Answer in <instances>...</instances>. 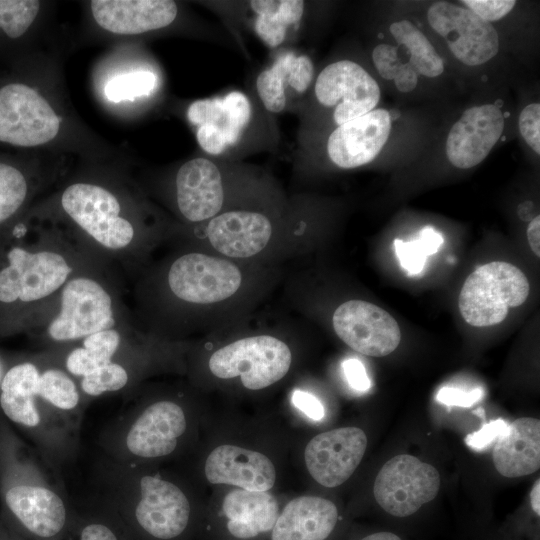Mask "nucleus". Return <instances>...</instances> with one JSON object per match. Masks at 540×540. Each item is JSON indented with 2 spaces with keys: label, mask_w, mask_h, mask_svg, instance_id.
<instances>
[{
  "label": "nucleus",
  "mask_w": 540,
  "mask_h": 540,
  "mask_svg": "<svg viewBox=\"0 0 540 540\" xmlns=\"http://www.w3.org/2000/svg\"><path fill=\"white\" fill-rule=\"evenodd\" d=\"M530 285L526 275L515 265L493 261L475 269L465 280L458 297L464 321L473 327L501 323L511 308L528 298Z\"/></svg>",
  "instance_id": "f257e3e1"
},
{
  "label": "nucleus",
  "mask_w": 540,
  "mask_h": 540,
  "mask_svg": "<svg viewBox=\"0 0 540 540\" xmlns=\"http://www.w3.org/2000/svg\"><path fill=\"white\" fill-rule=\"evenodd\" d=\"M286 343L270 335L239 339L215 351L209 359L211 373L221 379L239 376L250 390L266 388L282 379L291 366Z\"/></svg>",
  "instance_id": "f03ea898"
},
{
  "label": "nucleus",
  "mask_w": 540,
  "mask_h": 540,
  "mask_svg": "<svg viewBox=\"0 0 540 540\" xmlns=\"http://www.w3.org/2000/svg\"><path fill=\"white\" fill-rule=\"evenodd\" d=\"M186 117L200 148L212 157H222L245 140L254 124L255 108L247 94L234 90L191 102Z\"/></svg>",
  "instance_id": "7ed1b4c3"
},
{
  "label": "nucleus",
  "mask_w": 540,
  "mask_h": 540,
  "mask_svg": "<svg viewBox=\"0 0 540 540\" xmlns=\"http://www.w3.org/2000/svg\"><path fill=\"white\" fill-rule=\"evenodd\" d=\"M72 272L69 260L60 251H31L15 246L7 254V264L0 269V302L44 300L62 289Z\"/></svg>",
  "instance_id": "20e7f679"
},
{
  "label": "nucleus",
  "mask_w": 540,
  "mask_h": 540,
  "mask_svg": "<svg viewBox=\"0 0 540 540\" xmlns=\"http://www.w3.org/2000/svg\"><path fill=\"white\" fill-rule=\"evenodd\" d=\"M65 213L100 247L123 252L133 242V224L121 215L117 197L108 189L91 183L69 185L61 196Z\"/></svg>",
  "instance_id": "39448f33"
},
{
  "label": "nucleus",
  "mask_w": 540,
  "mask_h": 540,
  "mask_svg": "<svg viewBox=\"0 0 540 540\" xmlns=\"http://www.w3.org/2000/svg\"><path fill=\"white\" fill-rule=\"evenodd\" d=\"M60 293L59 313L47 328L51 339L73 341L114 328L116 320L112 296L96 279L71 277Z\"/></svg>",
  "instance_id": "423d86ee"
},
{
  "label": "nucleus",
  "mask_w": 540,
  "mask_h": 540,
  "mask_svg": "<svg viewBox=\"0 0 540 540\" xmlns=\"http://www.w3.org/2000/svg\"><path fill=\"white\" fill-rule=\"evenodd\" d=\"M439 488L440 475L434 466L401 454L382 466L373 492L383 511L396 518H407L432 501Z\"/></svg>",
  "instance_id": "0eeeda50"
},
{
  "label": "nucleus",
  "mask_w": 540,
  "mask_h": 540,
  "mask_svg": "<svg viewBox=\"0 0 540 540\" xmlns=\"http://www.w3.org/2000/svg\"><path fill=\"white\" fill-rule=\"evenodd\" d=\"M60 118L32 87L10 83L0 88V142L34 147L53 140Z\"/></svg>",
  "instance_id": "6e6552de"
},
{
  "label": "nucleus",
  "mask_w": 540,
  "mask_h": 540,
  "mask_svg": "<svg viewBox=\"0 0 540 540\" xmlns=\"http://www.w3.org/2000/svg\"><path fill=\"white\" fill-rule=\"evenodd\" d=\"M313 93L318 104L332 109L336 126L374 110L380 99L377 82L351 60H339L323 68L315 79Z\"/></svg>",
  "instance_id": "1a4fd4ad"
},
{
  "label": "nucleus",
  "mask_w": 540,
  "mask_h": 540,
  "mask_svg": "<svg viewBox=\"0 0 540 540\" xmlns=\"http://www.w3.org/2000/svg\"><path fill=\"white\" fill-rule=\"evenodd\" d=\"M167 282L173 295L182 301L212 304L236 293L242 275L235 264L225 259L188 253L171 264Z\"/></svg>",
  "instance_id": "9d476101"
},
{
  "label": "nucleus",
  "mask_w": 540,
  "mask_h": 540,
  "mask_svg": "<svg viewBox=\"0 0 540 540\" xmlns=\"http://www.w3.org/2000/svg\"><path fill=\"white\" fill-rule=\"evenodd\" d=\"M431 28L442 36L453 55L468 66L481 65L499 50L496 29L467 8L436 2L427 12Z\"/></svg>",
  "instance_id": "9b49d317"
},
{
  "label": "nucleus",
  "mask_w": 540,
  "mask_h": 540,
  "mask_svg": "<svg viewBox=\"0 0 540 540\" xmlns=\"http://www.w3.org/2000/svg\"><path fill=\"white\" fill-rule=\"evenodd\" d=\"M333 328L353 350L383 357L399 345L401 332L396 320L381 307L363 300H349L334 311Z\"/></svg>",
  "instance_id": "f8f14e48"
},
{
  "label": "nucleus",
  "mask_w": 540,
  "mask_h": 540,
  "mask_svg": "<svg viewBox=\"0 0 540 540\" xmlns=\"http://www.w3.org/2000/svg\"><path fill=\"white\" fill-rule=\"evenodd\" d=\"M367 447L364 431L342 427L313 437L304 451L308 472L320 485L333 488L341 485L356 470Z\"/></svg>",
  "instance_id": "ddd939ff"
},
{
  "label": "nucleus",
  "mask_w": 540,
  "mask_h": 540,
  "mask_svg": "<svg viewBox=\"0 0 540 540\" xmlns=\"http://www.w3.org/2000/svg\"><path fill=\"white\" fill-rule=\"evenodd\" d=\"M391 116L384 109L336 126L326 142L331 162L339 168L353 169L372 162L388 140Z\"/></svg>",
  "instance_id": "4468645a"
},
{
  "label": "nucleus",
  "mask_w": 540,
  "mask_h": 540,
  "mask_svg": "<svg viewBox=\"0 0 540 540\" xmlns=\"http://www.w3.org/2000/svg\"><path fill=\"white\" fill-rule=\"evenodd\" d=\"M503 129L504 116L496 105L468 108L448 133V160L460 169L480 164L501 137Z\"/></svg>",
  "instance_id": "2eb2a0df"
},
{
  "label": "nucleus",
  "mask_w": 540,
  "mask_h": 540,
  "mask_svg": "<svg viewBox=\"0 0 540 540\" xmlns=\"http://www.w3.org/2000/svg\"><path fill=\"white\" fill-rule=\"evenodd\" d=\"M140 493L135 516L143 530L160 540L176 538L185 531L190 504L179 487L158 476H144Z\"/></svg>",
  "instance_id": "dca6fc26"
},
{
  "label": "nucleus",
  "mask_w": 540,
  "mask_h": 540,
  "mask_svg": "<svg viewBox=\"0 0 540 540\" xmlns=\"http://www.w3.org/2000/svg\"><path fill=\"white\" fill-rule=\"evenodd\" d=\"M313 81L312 60L295 51H283L258 74L255 89L263 108L279 114L296 108V102L308 92Z\"/></svg>",
  "instance_id": "f3484780"
},
{
  "label": "nucleus",
  "mask_w": 540,
  "mask_h": 540,
  "mask_svg": "<svg viewBox=\"0 0 540 540\" xmlns=\"http://www.w3.org/2000/svg\"><path fill=\"white\" fill-rule=\"evenodd\" d=\"M175 185L178 209L188 221H207L221 211L223 178L212 159L195 157L185 162L176 174Z\"/></svg>",
  "instance_id": "a211bd4d"
},
{
  "label": "nucleus",
  "mask_w": 540,
  "mask_h": 540,
  "mask_svg": "<svg viewBox=\"0 0 540 540\" xmlns=\"http://www.w3.org/2000/svg\"><path fill=\"white\" fill-rule=\"evenodd\" d=\"M96 23L114 34L137 35L171 25L178 6L170 0H93Z\"/></svg>",
  "instance_id": "6ab92c4d"
},
{
  "label": "nucleus",
  "mask_w": 540,
  "mask_h": 540,
  "mask_svg": "<svg viewBox=\"0 0 540 540\" xmlns=\"http://www.w3.org/2000/svg\"><path fill=\"white\" fill-rule=\"evenodd\" d=\"M205 475L212 484H228L249 491H268L276 480L275 467L267 456L234 445L212 450L205 462Z\"/></svg>",
  "instance_id": "aec40b11"
},
{
  "label": "nucleus",
  "mask_w": 540,
  "mask_h": 540,
  "mask_svg": "<svg viewBox=\"0 0 540 540\" xmlns=\"http://www.w3.org/2000/svg\"><path fill=\"white\" fill-rule=\"evenodd\" d=\"M272 235L270 219L263 213L232 210L209 220L207 236L211 245L223 255L248 258L262 251Z\"/></svg>",
  "instance_id": "412c9836"
},
{
  "label": "nucleus",
  "mask_w": 540,
  "mask_h": 540,
  "mask_svg": "<svg viewBox=\"0 0 540 540\" xmlns=\"http://www.w3.org/2000/svg\"><path fill=\"white\" fill-rule=\"evenodd\" d=\"M186 429L182 408L171 401H159L147 407L130 428L126 445L143 458L170 454Z\"/></svg>",
  "instance_id": "4be33fe9"
},
{
  "label": "nucleus",
  "mask_w": 540,
  "mask_h": 540,
  "mask_svg": "<svg viewBox=\"0 0 540 540\" xmlns=\"http://www.w3.org/2000/svg\"><path fill=\"white\" fill-rule=\"evenodd\" d=\"M3 499L9 512L37 536L52 537L65 524L64 503L49 489L9 481L3 490Z\"/></svg>",
  "instance_id": "5701e85b"
},
{
  "label": "nucleus",
  "mask_w": 540,
  "mask_h": 540,
  "mask_svg": "<svg viewBox=\"0 0 540 540\" xmlns=\"http://www.w3.org/2000/svg\"><path fill=\"white\" fill-rule=\"evenodd\" d=\"M339 521L336 505L318 496H299L280 511L270 540H328Z\"/></svg>",
  "instance_id": "b1692460"
},
{
  "label": "nucleus",
  "mask_w": 540,
  "mask_h": 540,
  "mask_svg": "<svg viewBox=\"0 0 540 540\" xmlns=\"http://www.w3.org/2000/svg\"><path fill=\"white\" fill-rule=\"evenodd\" d=\"M222 513L231 537L252 540L271 532L280 509L268 491L234 489L224 497Z\"/></svg>",
  "instance_id": "393cba45"
},
{
  "label": "nucleus",
  "mask_w": 540,
  "mask_h": 540,
  "mask_svg": "<svg viewBox=\"0 0 540 540\" xmlns=\"http://www.w3.org/2000/svg\"><path fill=\"white\" fill-rule=\"evenodd\" d=\"M496 470L508 478L529 475L540 467V421L523 417L507 425L493 450Z\"/></svg>",
  "instance_id": "a878e982"
},
{
  "label": "nucleus",
  "mask_w": 540,
  "mask_h": 540,
  "mask_svg": "<svg viewBox=\"0 0 540 540\" xmlns=\"http://www.w3.org/2000/svg\"><path fill=\"white\" fill-rule=\"evenodd\" d=\"M253 14V29L269 48L282 45L302 20L305 2L300 0H254L247 2Z\"/></svg>",
  "instance_id": "bb28decb"
},
{
  "label": "nucleus",
  "mask_w": 540,
  "mask_h": 540,
  "mask_svg": "<svg viewBox=\"0 0 540 540\" xmlns=\"http://www.w3.org/2000/svg\"><path fill=\"white\" fill-rule=\"evenodd\" d=\"M121 337L115 329H107L83 338L82 346L73 349L66 358L67 370L76 376H85L105 364L119 348Z\"/></svg>",
  "instance_id": "cd10ccee"
},
{
  "label": "nucleus",
  "mask_w": 540,
  "mask_h": 540,
  "mask_svg": "<svg viewBox=\"0 0 540 540\" xmlns=\"http://www.w3.org/2000/svg\"><path fill=\"white\" fill-rule=\"evenodd\" d=\"M390 32L398 44L410 53L409 64L417 74L437 77L444 71L441 57L426 36L408 20L391 24Z\"/></svg>",
  "instance_id": "c85d7f7f"
},
{
  "label": "nucleus",
  "mask_w": 540,
  "mask_h": 540,
  "mask_svg": "<svg viewBox=\"0 0 540 540\" xmlns=\"http://www.w3.org/2000/svg\"><path fill=\"white\" fill-rule=\"evenodd\" d=\"M442 244V235L431 226L422 228L417 238L411 241L394 240L395 253L400 266L409 275L419 274L425 266L427 257L435 254Z\"/></svg>",
  "instance_id": "c756f323"
},
{
  "label": "nucleus",
  "mask_w": 540,
  "mask_h": 540,
  "mask_svg": "<svg viewBox=\"0 0 540 540\" xmlns=\"http://www.w3.org/2000/svg\"><path fill=\"white\" fill-rule=\"evenodd\" d=\"M37 396L63 410L73 409L79 402L75 383L65 372L58 369H48L40 373Z\"/></svg>",
  "instance_id": "7c9ffc66"
},
{
  "label": "nucleus",
  "mask_w": 540,
  "mask_h": 540,
  "mask_svg": "<svg viewBox=\"0 0 540 540\" xmlns=\"http://www.w3.org/2000/svg\"><path fill=\"white\" fill-rule=\"evenodd\" d=\"M156 84L157 77L153 72L141 70L111 78L104 92L108 100L121 102L150 95Z\"/></svg>",
  "instance_id": "2f4dec72"
},
{
  "label": "nucleus",
  "mask_w": 540,
  "mask_h": 540,
  "mask_svg": "<svg viewBox=\"0 0 540 540\" xmlns=\"http://www.w3.org/2000/svg\"><path fill=\"white\" fill-rule=\"evenodd\" d=\"M27 194L28 183L24 174L12 165L0 163V223L20 209Z\"/></svg>",
  "instance_id": "473e14b6"
},
{
  "label": "nucleus",
  "mask_w": 540,
  "mask_h": 540,
  "mask_svg": "<svg viewBox=\"0 0 540 540\" xmlns=\"http://www.w3.org/2000/svg\"><path fill=\"white\" fill-rule=\"evenodd\" d=\"M40 9L36 0H0V29L10 38H19L30 28Z\"/></svg>",
  "instance_id": "72a5a7b5"
},
{
  "label": "nucleus",
  "mask_w": 540,
  "mask_h": 540,
  "mask_svg": "<svg viewBox=\"0 0 540 540\" xmlns=\"http://www.w3.org/2000/svg\"><path fill=\"white\" fill-rule=\"evenodd\" d=\"M128 381L127 371L118 363L110 362L83 376L82 390L90 396L122 389Z\"/></svg>",
  "instance_id": "f704fd0d"
},
{
  "label": "nucleus",
  "mask_w": 540,
  "mask_h": 540,
  "mask_svg": "<svg viewBox=\"0 0 540 540\" xmlns=\"http://www.w3.org/2000/svg\"><path fill=\"white\" fill-rule=\"evenodd\" d=\"M0 408L12 422L33 428L40 422L35 397H17L0 393Z\"/></svg>",
  "instance_id": "c9c22d12"
},
{
  "label": "nucleus",
  "mask_w": 540,
  "mask_h": 540,
  "mask_svg": "<svg viewBox=\"0 0 540 540\" xmlns=\"http://www.w3.org/2000/svg\"><path fill=\"white\" fill-rule=\"evenodd\" d=\"M519 130L525 142L536 154H540V105H527L519 116Z\"/></svg>",
  "instance_id": "e433bc0d"
},
{
  "label": "nucleus",
  "mask_w": 540,
  "mask_h": 540,
  "mask_svg": "<svg viewBox=\"0 0 540 540\" xmlns=\"http://www.w3.org/2000/svg\"><path fill=\"white\" fill-rule=\"evenodd\" d=\"M462 3L489 23L506 16L516 4L514 0H464Z\"/></svg>",
  "instance_id": "4c0bfd02"
},
{
  "label": "nucleus",
  "mask_w": 540,
  "mask_h": 540,
  "mask_svg": "<svg viewBox=\"0 0 540 540\" xmlns=\"http://www.w3.org/2000/svg\"><path fill=\"white\" fill-rule=\"evenodd\" d=\"M372 60L378 73L387 80H394L403 63L398 58L397 48L379 44L372 52Z\"/></svg>",
  "instance_id": "58836bf2"
},
{
  "label": "nucleus",
  "mask_w": 540,
  "mask_h": 540,
  "mask_svg": "<svg viewBox=\"0 0 540 540\" xmlns=\"http://www.w3.org/2000/svg\"><path fill=\"white\" fill-rule=\"evenodd\" d=\"M507 425V422L503 419L490 421L478 431L468 434L465 443L474 450H482L503 434Z\"/></svg>",
  "instance_id": "ea45409f"
},
{
  "label": "nucleus",
  "mask_w": 540,
  "mask_h": 540,
  "mask_svg": "<svg viewBox=\"0 0 540 540\" xmlns=\"http://www.w3.org/2000/svg\"><path fill=\"white\" fill-rule=\"evenodd\" d=\"M483 395V391L480 388L465 391L454 387L441 388L436 399L438 402L448 406H459L468 408L478 402Z\"/></svg>",
  "instance_id": "a19ab883"
},
{
  "label": "nucleus",
  "mask_w": 540,
  "mask_h": 540,
  "mask_svg": "<svg viewBox=\"0 0 540 540\" xmlns=\"http://www.w3.org/2000/svg\"><path fill=\"white\" fill-rule=\"evenodd\" d=\"M342 369L349 386L359 392L370 389L371 381L363 363L356 358H348L342 363Z\"/></svg>",
  "instance_id": "79ce46f5"
},
{
  "label": "nucleus",
  "mask_w": 540,
  "mask_h": 540,
  "mask_svg": "<svg viewBox=\"0 0 540 540\" xmlns=\"http://www.w3.org/2000/svg\"><path fill=\"white\" fill-rule=\"evenodd\" d=\"M292 403L313 420L318 421L324 417L325 411L322 403L311 393L295 390L292 394Z\"/></svg>",
  "instance_id": "37998d69"
},
{
  "label": "nucleus",
  "mask_w": 540,
  "mask_h": 540,
  "mask_svg": "<svg viewBox=\"0 0 540 540\" xmlns=\"http://www.w3.org/2000/svg\"><path fill=\"white\" fill-rule=\"evenodd\" d=\"M418 82V74L409 63H403L398 74L394 78L396 88L400 92L412 91Z\"/></svg>",
  "instance_id": "c03bdc74"
},
{
  "label": "nucleus",
  "mask_w": 540,
  "mask_h": 540,
  "mask_svg": "<svg viewBox=\"0 0 540 540\" xmlns=\"http://www.w3.org/2000/svg\"><path fill=\"white\" fill-rule=\"evenodd\" d=\"M81 540H117L114 533L102 524H91L83 528Z\"/></svg>",
  "instance_id": "a18cd8bd"
},
{
  "label": "nucleus",
  "mask_w": 540,
  "mask_h": 540,
  "mask_svg": "<svg viewBox=\"0 0 540 540\" xmlns=\"http://www.w3.org/2000/svg\"><path fill=\"white\" fill-rule=\"evenodd\" d=\"M540 216H535L527 227V239L533 253L540 256Z\"/></svg>",
  "instance_id": "49530a36"
},
{
  "label": "nucleus",
  "mask_w": 540,
  "mask_h": 540,
  "mask_svg": "<svg viewBox=\"0 0 540 540\" xmlns=\"http://www.w3.org/2000/svg\"><path fill=\"white\" fill-rule=\"evenodd\" d=\"M358 540H403L398 534L391 531H377L366 534Z\"/></svg>",
  "instance_id": "de8ad7c7"
},
{
  "label": "nucleus",
  "mask_w": 540,
  "mask_h": 540,
  "mask_svg": "<svg viewBox=\"0 0 540 540\" xmlns=\"http://www.w3.org/2000/svg\"><path fill=\"white\" fill-rule=\"evenodd\" d=\"M540 481L537 480L530 492V505L537 517L540 515Z\"/></svg>",
  "instance_id": "09e8293b"
},
{
  "label": "nucleus",
  "mask_w": 540,
  "mask_h": 540,
  "mask_svg": "<svg viewBox=\"0 0 540 540\" xmlns=\"http://www.w3.org/2000/svg\"><path fill=\"white\" fill-rule=\"evenodd\" d=\"M1 379H2V377H1V367H0V382H1Z\"/></svg>",
  "instance_id": "8fccbe9b"
}]
</instances>
